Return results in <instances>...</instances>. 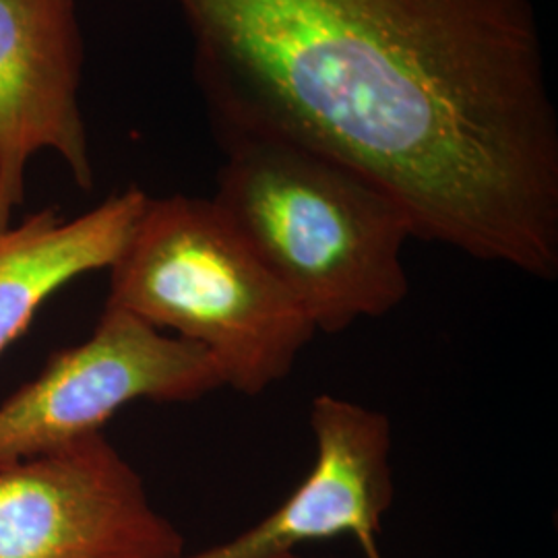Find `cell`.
<instances>
[{"label": "cell", "instance_id": "ba28073f", "mask_svg": "<svg viewBox=\"0 0 558 558\" xmlns=\"http://www.w3.org/2000/svg\"><path fill=\"white\" fill-rule=\"evenodd\" d=\"M147 197L131 184L71 220L46 207L0 230V354L29 329L41 304L60 288L110 269Z\"/></svg>", "mask_w": 558, "mask_h": 558}, {"label": "cell", "instance_id": "6da1fadb", "mask_svg": "<svg viewBox=\"0 0 558 558\" xmlns=\"http://www.w3.org/2000/svg\"><path fill=\"white\" fill-rule=\"evenodd\" d=\"M218 141L300 143L414 239L558 278V114L534 0H172Z\"/></svg>", "mask_w": 558, "mask_h": 558}, {"label": "cell", "instance_id": "9c48e42d", "mask_svg": "<svg viewBox=\"0 0 558 558\" xmlns=\"http://www.w3.org/2000/svg\"><path fill=\"white\" fill-rule=\"evenodd\" d=\"M271 558H308V557H302V555H299L296 550H290V553H281V555H276V557Z\"/></svg>", "mask_w": 558, "mask_h": 558}, {"label": "cell", "instance_id": "5b68a950", "mask_svg": "<svg viewBox=\"0 0 558 558\" xmlns=\"http://www.w3.org/2000/svg\"><path fill=\"white\" fill-rule=\"evenodd\" d=\"M184 546L104 433L0 470V558H182Z\"/></svg>", "mask_w": 558, "mask_h": 558}, {"label": "cell", "instance_id": "3957f363", "mask_svg": "<svg viewBox=\"0 0 558 558\" xmlns=\"http://www.w3.org/2000/svg\"><path fill=\"white\" fill-rule=\"evenodd\" d=\"M108 271L104 306L199 345L248 398L286 379L317 336L211 197H147Z\"/></svg>", "mask_w": 558, "mask_h": 558}, {"label": "cell", "instance_id": "277c9868", "mask_svg": "<svg viewBox=\"0 0 558 558\" xmlns=\"http://www.w3.org/2000/svg\"><path fill=\"white\" fill-rule=\"evenodd\" d=\"M221 387L203 348L104 306L89 338L54 352L0 403V470L100 435L133 401L186 403Z\"/></svg>", "mask_w": 558, "mask_h": 558}, {"label": "cell", "instance_id": "8992f818", "mask_svg": "<svg viewBox=\"0 0 558 558\" xmlns=\"http://www.w3.org/2000/svg\"><path fill=\"white\" fill-rule=\"evenodd\" d=\"M85 41L77 0H0V230L25 201L27 168L54 154L94 189L81 108Z\"/></svg>", "mask_w": 558, "mask_h": 558}, {"label": "cell", "instance_id": "52a82bcc", "mask_svg": "<svg viewBox=\"0 0 558 558\" xmlns=\"http://www.w3.org/2000/svg\"><path fill=\"white\" fill-rule=\"evenodd\" d=\"M315 463L296 490L259 523L182 558H271L300 544L350 536L364 558H383V518L393 505L389 418L356 401L320 393L311 405Z\"/></svg>", "mask_w": 558, "mask_h": 558}, {"label": "cell", "instance_id": "7a4b0ae2", "mask_svg": "<svg viewBox=\"0 0 558 558\" xmlns=\"http://www.w3.org/2000/svg\"><path fill=\"white\" fill-rule=\"evenodd\" d=\"M211 201L296 300L317 333L338 336L403 304L405 211L345 163L286 140L221 141Z\"/></svg>", "mask_w": 558, "mask_h": 558}]
</instances>
